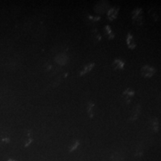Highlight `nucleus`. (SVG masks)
Returning <instances> with one entry per match:
<instances>
[{
  "label": "nucleus",
  "instance_id": "nucleus-9",
  "mask_svg": "<svg viewBox=\"0 0 161 161\" xmlns=\"http://www.w3.org/2000/svg\"><path fill=\"white\" fill-rule=\"evenodd\" d=\"M105 29H106V30H107V32H108V35H111L112 31H111V30H110V26H108V25H107Z\"/></svg>",
  "mask_w": 161,
  "mask_h": 161
},
{
  "label": "nucleus",
  "instance_id": "nucleus-3",
  "mask_svg": "<svg viewBox=\"0 0 161 161\" xmlns=\"http://www.w3.org/2000/svg\"><path fill=\"white\" fill-rule=\"evenodd\" d=\"M118 11L119 10L117 8H111L109 9L108 13V17L110 20H114V19H116V16L118 14Z\"/></svg>",
  "mask_w": 161,
  "mask_h": 161
},
{
  "label": "nucleus",
  "instance_id": "nucleus-2",
  "mask_svg": "<svg viewBox=\"0 0 161 161\" xmlns=\"http://www.w3.org/2000/svg\"><path fill=\"white\" fill-rule=\"evenodd\" d=\"M126 41H127V44H128V47H129V49H134V48H135L136 43H135V42H134V37H133V36L130 35V34H128V35Z\"/></svg>",
  "mask_w": 161,
  "mask_h": 161
},
{
  "label": "nucleus",
  "instance_id": "nucleus-5",
  "mask_svg": "<svg viewBox=\"0 0 161 161\" xmlns=\"http://www.w3.org/2000/svg\"><path fill=\"white\" fill-rule=\"evenodd\" d=\"M93 66H94L93 64H88V65H86L85 67L84 68L83 71L80 72V75H84V74H86V73H87V72H89L90 70L93 68Z\"/></svg>",
  "mask_w": 161,
  "mask_h": 161
},
{
  "label": "nucleus",
  "instance_id": "nucleus-11",
  "mask_svg": "<svg viewBox=\"0 0 161 161\" xmlns=\"http://www.w3.org/2000/svg\"><path fill=\"white\" fill-rule=\"evenodd\" d=\"M8 161H17V160H14V159H8Z\"/></svg>",
  "mask_w": 161,
  "mask_h": 161
},
{
  "label": "nucleus",
  "instance_id": "nucleus-7",
  "mask_svg": "<svg viewBox=\"0 0 161 161\" xmlns=\"http://www.w3.org/2000/svg\"><path fill=\"white\" fill-rule=\"evenodd\" d=\"M79 145H80V142H78V141H75V142H74V143L72 144L71 146H70L69 152H74V151H75L78 148V147H79Z\"/></svg>",
  "mask_w": 161,
  "mask_h": 161
},
{
  "label": "nucleus",
  "instance_id": "nucleus-10",
  "mask_svg": "<svg viewBox=\"0 0 161 161\" xmlns=\"http://www.w3.org/2000/svg\"><path fill=\"white\" fill-rule=\"evenodd\" d=\"M2 141H3V142H6V143H8V142H9L10 140L8 138H3V140H2Z\"/></svg>",
  "mask_w": 161,
  "mask_h": 161
},
{
  "label": "nucleus",
  "instance_id": "nucleus-6",
  "mask_svg": "<svg viewBox=\"0 0 161 161\" xmlns=\"http://www.w3.org/2000/svg\"><path fill=\"white\" fill-rule=\"evenodd\" d=\"M66 59H67V58H66V55H61L58 56V57L56 58V60H57V61L59 64H65L66 62Z\"/></svg>",
  "mask_w": 161,
  "mask_h": 161
},
{
  "label": "nucleus",
  "instance_id": "nucleus-1",
  "mask_svg": "<svg viewBox=\"0 0 161 161\" xmlns=\"http://www.w3.org/2000/svg\"><path fill=\"white\" fill-rule=\"evenodd\" d=\"M141 72L145 77H151V76L154 75V73L155 72V69L149 66H145L142 67Z\"/></svg>",
  "mask_w": 161,
  "mask_h": 161
},
{
  "label": "nucleus",
  "instance_id": "nucleus-4",
  "mask_svg": "<svg viewBox=\"0 0 161 161\" xmlns=\"http://www.w3.org/2000/svg\"><path fill=\"white\" fill-rule=\"evenodd\" d=\"M114 66H115L116 69H122L125 66L124 62L121 60H116L115 61H114Z\"/></svg>",
  "mask_w": 161,
  "mask_h": 161
},
{
  "label": "nucleus",
  "instance_id": "nucleus-8",
  "mask_svg": "<svg viewBox=\"0 0 161 161\" xmlns=\"http://www.w3.org/2000/svg\"><path fill=\"white\" fill-rule=\"evenodd\" d=\"M125 94L128 96V98H131L132 96H134V92L130 90H127L125 92Z\"/></svg>",
  "mask_w": 161,
  "mask_h": 161
}]
</instances>
